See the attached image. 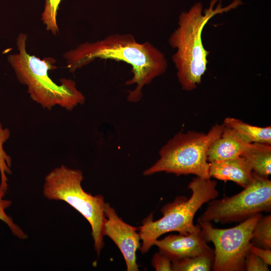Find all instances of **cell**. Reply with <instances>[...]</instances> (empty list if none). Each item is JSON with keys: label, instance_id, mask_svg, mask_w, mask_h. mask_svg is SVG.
I'll return each mask as SVG.
<instances>
[{"label": "cell", "instance_id": "obj_1", "mask_svg": "<svg viewBox=\"0 0 271 271\" xmlns=\"http://www.w3.org/2000/svg\"><path fill=\"white\" fill-rule=\"evenodd\" d=\"M67 68L70 72L90 63L95 59L122 61L131 67L132 77L125 84L136 85L128 91L127 100L139 101L142 90L166 71L168 63L164 54L149 42L140 43L130 34H114L95 42L82 43L64 53Z\"/></svg>", "mask_w": 271, "mask_h": 271}, {"label": "cell", "instance_id": "obj_2", "mask_svg": "<svg viewBox=\"0 0 271 271\" xmlns=\"http://www.w3.org/2000/svg\"><path fill=\"white\" fill-rule=\"evenodd\" d=\"M218 1L212 0L209 7L203 13L201 3H196L188 12H182L179 18L178 27L169 37L170 45L177 49L172 60L184 90L189 91L196 88L207 70L210 52L205 49L202 41L206 24L215 15L228 12L242 4L241 0H233L222 7L220 1L214 9Z\"/></svg>", "mask_w": 271, "mask_h": 271}, {"label": "cell", "instance_id": "obj_3", "mask_svg": "<svg viewBox=\"0 0 271 271\" xmlns=\"http://www.w3.org/2000/svg\"><path fill=\"white\" fill-rule=\"evenodd\" d=\"M27 35L20 33L17 39L18 52L11 54L8 61L19 82L27 88L31 98L43 108L50 109L59 106L71 111L84 104L85 98L77 88L75 82L67 78L60 79L59 84L49 76V70L55 69V59L51 57L41 59L28 53Z\"/></svg>", "mask_w": 271, "mask_h": 271}, {"label": "cell", "instance_id": "obj_4", "mask_svg": "<svg viewBox=\"0 0 271 271\" xmlns=\"http://www.w3.org/2000/svg\"><path fill=\"white\" fill-rule=\"evenodd\" d=\"M210 178H194L188 186L192 192L189 198L178 196L162 208L163 216L160 219L154 221L151 214L143 221L138 229L142 241L140 247L142 253L148 252L154 242L164 234L176 231L188 234L197 229L199 224L194 225L193 223L195 214L204 203L219 195L217 182Z\"/></svg>", "mask_w": 271, "mask_h": 271}, {"label": "cell", "instance_id": "obj_5", "mask_svg": "<svg viewBox=\"0 0 271 271\" xmlns=\"http://www.w3.org/2000/svg\"><path fill=\"white\" fill-rule=\"evenodd\" d=\"M224 124L216 123L207 133L179 131L161 149L159 159L143 174L149 176L164 172L180 176L193 174L210 178L207 152L211 143L222 132Z\"/></svg>", "mask_w": 271, "mask_h": 271}, {"label": "cell", "instance_id": "obj_6", "mask_svg": "<svg viewBox=\"0 0 271 271\" xmlns=\"http://www.w3.org/2000/svg\"><path fill=\"white\" fill-rule=\"evenodd\" d=\"M83 180L81 170L61 165L45 176L42 192L48 200L67 203L85 218L91 226L94 249L99 255L104 245L105 202L102 195L93 196L85 192L81 185Z\"/></svg>", "mask_w": 271, "mask_h": 271}, {"label": "cell", "instance_id": "obj_7", "mask_svg": "<svg viewBox=\"0 0 271 271\" xmlns=\"http://www.w3.org/2000/svg\"><path fill=\"white\" fill-rule=\"evenodd\" d=\"M207 203L198 222H240L262 212H269L271 181L253 172L251 182L240 192Z\"/></svg>", "mask_w": 271, "mask_h": 271}, {"label": "cell", "instance_id": "obj_8", "mask_svg": "<svg viewBox=\"0 0 271 271\" xmlns=\"http://www.w3.org/2000/svg\"><path fill=\"white\" fill-rule=\"evenodd\" d=\"M262 216L255 214L228 228H215L209 222H198L207 242L214 245L213 270H245V256L252 244V231Z\"/></svg>", "mask_w": 271, "mask_h": 271}, {"label": "cell", "instance_id": "obj_9", "mask_svg": "<svg viewBox=\"0 0 271 271\" xmlns=\"http://www.w3.org/2000/svg\"><path fill=\"white\" fill-rule=\"evenodd\" d=\"M103 235L108 236L117 246L125 261L127 271L139 270L137 263V250L140 247L141 238L138 229L118 217L115 210L105 203Z\"/></svg>", "mask_w": 271, "mask_h": 271}, {"label": "cell", "instance_id": "obj_10", "mask_svg": "<svg viewBox=\"0 0 271 271\" xmlns=\"http://www.w3.org/2000/svg\"><path fill=\"white\" fill-rule=\"evenodd\" d=\"M159 251L172 261L195 256L211 248L207 245L200 226L188 234H170L154 242Z\"/></svg>", "mask_w": 271, "mask_h": 271}, {"label": "cell", "instance_id": "obj_11", "mask_svg": "<svg viewBox=\"0 0 271 271\" xmlns=\"http://www.w3.org/2000/svg\"><path fill=\"white\" fill-rule=\"evenodd\" d=\"M251 143L245 137L224 124L221 134L208 149V161L219 162L241 156Z\"/></svg>", "mask_w": 271, "mask_h": 271}, {"label": "cell", "instance_id": "obj_12", "mask_svg": "<svg viewBox=\"0 0 271 271\" xmlns=\"http://www.w3.org/2000/svg\"><path fill=\"white\" fill-rule=\"evenodd\" d=\"M209 163L210 177L234 182L243 188L252 181L253 172L242 156L219 162Z\"/></svg>", "mask_w": 271, "mask_h": 271}, {"label": "cell", "instance_id": "obj_13", "mask_svg": "<svg viewBox=\"0 0 271 271\" xmlns=\"http://www.w3.org/2000/svg\"><path fill=\"white\" fill-rule=\"evenodd\" d=\"M255 174L268 178L271 173L270 145L251 143L241 156Z\"/></svg>", "mask_w": 271, "mask_h": 271}, {"label": "cell", "instance_id": "obj_14", "mask_svg": "<svg viewBox=\"0 0 271 271\" xmlns=\"http://www.w3.org/2000/svg\"><path fill=\"white\" fill-rule=\"evenodd\" d=\"M245 137L250 143L271 145V127L249 124L234 117L225 118L223 123Z\"/></svg>", "mask_w": 271, "mask_h": 271}, {"label": "cell", "instance_id": "obj_15", "mask_svg": "<svg viewBox=\"0 0 271 271\" xmlns=\"http://www.w3.org/2000/svg\"><path fill=\"white\" fill-rule=\"evenodd\" d=\"M214 259V249L211 248L195 256L172 261V269L174 271H210Z\"/></svg>", "mask_w": 271, "mask_h": 271}, {"label": "cell", "instance_id": "obj_16", "mask_svg": "<svg viewBox=\"0 0 271 271\" xmlns=\"http://www.w3.org/2000/svg\"><path fill=\"white\" fill-rule=\"evenodd\" d=\"M252 245L264 249H271V216L261 217L252 233Z\"/></svg>", "mask_w": 271, "mask_h": 271}, {"label": "cell", "instance_id": "obj_17", "mask_svg": "<svg viewBox=\"0 0 271 271\" xmlns=\"http://www.w3.org/2000/svg\"><path fill=\"white\" fill-rule=\"evenodd\" d=\"M11 136L8 128H4L0 122V186L7 191L8 179L7 175L12 174V159L4 149V144Z\"/></svg>", "mask_w": 271, "mask_h": 271}, {"label": "cell", "instance_id": "obj_18", "mask_svg": "<svg viewBox=\"0 0 271 271\" xmlns=\"http://www.w3.org/2000/svg\"><path fill=\"white\" fill-rule=\"evenodd\" d=\"M7 191L0 186V220L8 226L14 236L20 239H26L28 237L27 234L6 213V209L12 205V201L5 198Z\"/></svg>", "mask_w": 271, "mask_h": 271}, {"label": "cell", "instance_id": "obj_19", "mask_svg": "<svg viewBox=\"0 0 271 271\" xmlns=\"http://www.w3.org/2000/svg\"><path fill=\"white\" fill-rule=\"evenodd\" d=\"M62 0H46L42 13L41 20L47 31L53 35L59 34V29L57 23V15Z\"/></svg>", "mask_w": 271, "mask_h": 271}, {"label": "cell", "instance_id": "obj_20", "mask_svg": "<svg viewBox=\"0 0 271 271\" xmlns=\"http://www.w3.org/2000/svg\"><path fill=\"white\" fill-rule=\"evenodd\" d=\"M268 266L249 249L245 258V270L268 271L269 270Z\"/></svg>", "mask_w": 271, "mask_h": 271}, {"label": "cell", "instance_id": "obj_21", "mask_svg": "<svg viewBox=\"0 0 271 271\" xmlns=\"http://www.w3.org/2000/svg\"><path fill=\"white\" fill-rule=\"evenodd\" d=\"M152 265L157 271L172 270L171 259L160 251L154 254L152 260Z\"/></svg>", "mask_w": 271, "mask_h": 271}, {"label": "cell", "instance_id": "obj_22", "mask_svg": "<svg viewBox=\"0 0 271 271\" xmlns=\"http://www.w3.org/2000/svg\"><path fill=\"white\" fill-rule=\"evenodd\" d=\"M250 250L260 257L268 265L271 264V249H264L251 245Z\"/></svg>", "mask_w": 271, "mask_h": 271}]
</instances>
